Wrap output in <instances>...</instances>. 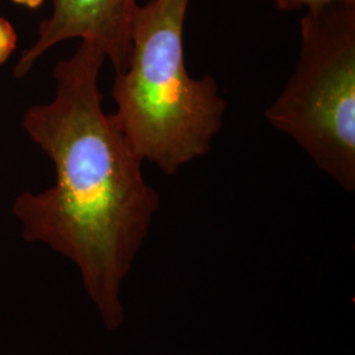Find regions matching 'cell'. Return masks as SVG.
Returning <instances> with one entry per match:
<instances>
[{"label": "cell", "instance_id": "3", "mask_svg": "<svg viewBox=\"0 0 355 355\" xmlns=\"http://www.w3.org/2000/svg\"><path fill=\"white\" fill-rule=\"evenodd\" d=\"M299 62L267 121L288 135L318 168L355 189V4L306 11Z\"/></svg>", "mask_w": 355, "mask_h": 355}, {"label": "cell", "instance_id": "5", "mask_svg": "<svg viewBox=\"0 0 355 355\" xmlns=\"http://www.w3.org/2000/svg\"><path fill=\"white\" fill-rule=\"evenodd\" d=\"M274 1L282 11H295V10L312 11L334 3L355 4V0H274Z\"/></svg>", "mask_w": 355, "mask_h": 355}, {"label": "cell", "instance_id": "7", "mask_svg": "<svg viewBox=\"0 0 355 355\" xmlns=\"http://www.w3.org/2000/svg\"><path fill=\"white\" fill-rule=\"evenodd\" d=\"M15 4L26 7L31 10H37L38 7H41V4L44 3V0H12Z\"/></svg>", "mask_w": 355, "mask_h": 355}, {"label": "cell", "instance_id": "6", "mask_svg": "<svg viewBox=\"0 0 355 355\" xmlns=\"http://www.w3.org/2000/svg\"><path fill=\"white\" fill-rule=\"evenodd\" d=\"M17 35L11 23L0 17V64H4L16 49Z\"/></svg>", "mask_w": 355, "mask_h": 355}, {"label": "cell", "instance_id": "4", "mask_svg": "<svg viewBox=\"0 0 355 355\" xmlns=\"http://www.w3.org/2000/svg\"><path fill=\"white\" fill-rule=\"evenodd\" d=\"M137 6V0H53L51 16L38 26L37 40L15 66V78L28 76L46 51L73 38L99 48L116 74L124 71Z\"/></svg>", "mask_w": 355, "mask_h": 355}, {"label": "cell", "instance_id": "1", "mask_svg": "<svg viewBox=\"0 0 355 355\" xmlns=\"http://www.w3.org/2000/svg\"><path fill=\"white\" fill-rule=\"evenodd\" d=\"M105 55L80 41L58 61L51 103L33 105L21 127L55 167L51 189L20 193L12 214L23 239L61 254L78 268L85 291L108 330L125 321L123 284L159 209L144 161L114 114L103 111L99 74Z\"/></svg>", "mask_w": 355, "mask_h": 355}, {"label": "cell", "instance_id": "2", "mask_svg": "<svg viewBox=\"0 0 355 355\" xmlns=\"http://www.w3.org/2000/svg\"><path fill=\"white\" fill-rule=\"evenodd\" d=\"M190 1L137 6L129 62L112 87L114 117L129 146L168 177L208 154L227 111L215 79L187 70L183 35Z\"/></svg>", "mask_w": 355, "mask_h": 355}]
</instances>
